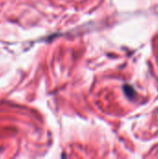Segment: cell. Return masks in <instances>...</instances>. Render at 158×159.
<instances>
[{
	"label": "cell",
	"mask_w": 158,
	"mask_h": 159,
	"mask_svg": "<svg viewBox=\"0 0 158 159\" xmlns=\"http://www.w3.org/2000/svg\"><path fill=\"white\" fill-rule=\"evenodd\" d=\"M125 91H126L127 95H129V97L133 96V94H134V91H133V89H132L130 87H128V86H126V87H125Z\"/></svg>",
	"instance_id": "obj_1"
}]
</instances>
